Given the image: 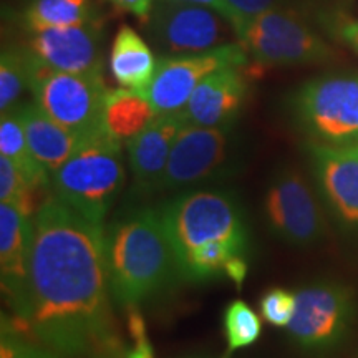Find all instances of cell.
I'll return each instance as SVG.
<instances>
[{
    "label": "cell",
    "instance_id": "obj_31",
    "mask_svg": "<svg viewBox=\"0 0 358 358\" xmlns=\"http://www.w3.org/2000/svg\"><path fill=\"white\" fill-rule=\"evenodd\" d=\"M127 350H124L123 343L120 342V338L110 342L108 345H105L100 350L95 352L92 355V358H127Z\"/></svg>",
    "mask_w": 358,
    "mask_h": 358
},
{
    "label": "cell",
    "instance_id": "obj_9",
    "mask_svg": "<svg viewBox=\"0 0 358 358\" xmlns=\"http://www.w3.org/2000/svg\"><path fill=\"white\" fill-rule=\"evenodd\" d=\"M237 42L261 66L324 64L335 52L306 22L279 7L245 20L236 30Z\"/></svg>",
    "mask_w": 358,
    "mask_h": 358
},
{
    "label": "cell",
    "instance_id": "obj_21",
    "mask_svg": "<svg viewBox=\"0 0 358 358\" xmlns=\"http://www.w3.org/2000/svg\"><path fill=\"white\" fill-rule=\"evenodd\" d=\"M0 156H6L20 169L30 185L52 189V174L30 151L19 106L2 113L0 120Z\"/></svg>",
    "mask_w": 358,
    "mask_h": 358
},
{
    "label": "cell",
    "instance_id": "obj_25",
    "mask_svg": "<svg viewBox=\"0 0 358 358\" xmlns=\"http://www.w3.org/2000/svg\"><path fill=\"white\" fill-rule=\"evenodd\" d=\"M295 306H297L295 292L280 287L268 289L259 301L262 319L271 325L280 327V329H287L295 313Z\"/></svg>",
    "mask_w": 358,
    "mask_h": 358
},
{
    "label": "cell",
    "instance_id": "obj_8",
    "mask_svg": "<svg viewBox=\"0 0 358 358\" xmlns=\"http://www.w3.org/2000/svg\"><path fill=\"white\" fill-rule=\"evenodd\" d=\"M232 127L185 124L174 140L159 192H182L231 178L239 168Z\"/></svg>",
    "mask_w": 358,
    "mask_h": 358
},
{
    "label": "cell",
    "instance_id": "obj_11",
    "mask_svg": "<svg viewBox=\"0 0 358 358\" xmlns=\"http://www.w3.org/2000/svg\"><path fill=\"white\" fill-rule=\"evenodd\" d=\"M145 29L151 42L171 55L209 52L237 40L234 27L222 13L166 0L155 3Z\"/></svg>",
    "mask_w": 358,
    "mask_h": 358
},
{
    "label": "cell",
    "instance_id": "obj_33",
    "mask_svg": "<svg viewBox=\"0 0 358 358\" xmlns=\"http://www.w3.org/2000/svg\"><path fill=\"white\" fill-rule=\"evenodd\" d=\"M357 150H358V146H357Z\"/></svg>",
    "mask_w": 358,
    "mask_h": 358
},
{
    "label": "cell",
    "instance_id": "obj_14",
    "mask_svg": "<svg viewBox=\"0 0 358 358\" xmlns=\"http://www.w3.org/2000/svg\"><path fill=\"white\" fill-rule=\"evenodd\" d=\"M43 66L66 73H103V25L87 24L32 34L27 45Z\"/></svg>",
    "mask_w": 358,
    "mask_h": 358
},
{
    "label": "cell",
    "instance_id": "obj_1",
    "mask_svg": "<svg viewBox=\"0 0 358 358\" xmlns=\"http://www.w3.org/2000/svg\"><path fill=\"white\" fill-rule=\"evenodd\" d=\"M110 299L105 229L52 196L34 217L22 325L53 352L92 357L118 338Z\"/></svg>",
    "mask_w": 358,
    "mask_h": 358
},
{
    "label": "cell",
    "instance_id": "obj_18",
    "mask_svg": "<svg viewBox=\"0 0 358 358\" xmlns=\"http://www.w3.org/2000/svg\"><path fill=\"white\" fill-rule=\"evenodd\" d=\"M20 118L30 151L48 173L53 174L77 151L85 134L71 131L40 108L37 101L19 105Z\"/></svg>",
    "mask_w": 358,
    "mask_h": 358
},
{
    "label": "cell",
    "instance_id": "obj_17",
    "mask_svg": "<svg viewBox=\"0 0 358 358\" xmlns=\"http://www.w3.org/2000/svg\"><path fill=\"white\" fill-rule=\"evenodd\" d=\"M244 66L229 65L209 75L194 90L181 111L187 124L196 127H234L249 92Z\"/></svg>",
    "mask_w": 358,
    "mask_h": 358
},
{
    "label": "cell",
    "instance_id": "obj_32",
    "mask_svg": "<svg viewBox=\"0 0 358 358\" xmlns=\"http://www.w3.org/2000/svg\"><path fill=\"white\" fill-rule=\"evenodd\" d=\"M15 358H58V357L50 350H45V348H38L35 345H30V343L22 342Z\"/></svg>",
    "mask_w": 358,
    "mask_h": 358
},
{
    "label": "cell",
    "instance_id": "obj_29",
    "mask_svg": "<svg viewBox=\"0 0 358 358\" xmlns=\"http://www.w3.org/2000/svg\"><path fill=\"white\" fill-rule=\"evenodd\" d=\"M338 37L358 53V20H345L338 25Z\"/></svg>",
    "mask_w": 358,
    "mask_h": 358
},
{
    "label": "cell",
    "instance_id": "obj_5",
    "mask_svg": "<svg viewBox=\"0 0 358 358\" xmlns=\"http://www.w3.org/2000/svg\"><path fill=\"white\" fill-rule=\"evenodd\" d=\"M295 122L312 143L335 148L358 146V75H324L297 90Z\"/></svg>",
    "mask_w": 358,
    "mask_h": 358
},
{
    "label": "cell",
    "instance_id": "obj_7",
    "mask_svg": "<svg viewBox=\"0 0 358 358\" xmlns=\"http://www.w3.org/2000/svg\"><path fill=\"white\" fill-rule=\"evenodd\" d=\"M325 206L315 182L301 169L282 166L271 174L262 199L268 232L292 248H310L327 234Z\"/></svg>",
    "mask_w": 358,
    "mask_h": 358
},
{
    "label": "cell",
    "instance_id": "obj_19",
    "mask_svg": "<svg viewBox=\"0 0 358 358\" xmlns=\"http://www.w3.org/2000/svg\"><path fill=\"white\" fill-rule=\"evenodd\" d=\"M158 66L153 52L136 30L122 25L110 52V70L122 88L143 92L153 80Z\"/></svg>",
    "mask_w": 358,
    "mask_h": 358
},
{
    "label": "cell",
    "instance_id": "obj_28",
    "mask_svg": "<svg viewBox=\"0 0 358 358\" xmlns=\"http://www.w3.org/2000/svg\"><path fill=\"white\" fill-rule=\"evenodd\" d=\"M108 2L113 3L120 10L133 13L143 24L148 20L151 8L155 6V0H108Z\"/></svg>",
    "mask_w": 358,
    "mask_h": 358
},
{
    "label": "cell",
    "instance_id": "obj_20",
    "mask_svg": "<svg viewBox=\"0 0 358 358\" xmlns=\"http://www.w3.org/2000/svg\"><path fill=\"white\" fill-rule=\"evenodd\" d=\"M158 116L150 101L134 90H110L105 103L106 131L120 141H128L141 133Z\"/></svg>",
    "mask_w": 358,
    "mask_h": 358
},
{
    "label": "cell",
    "instance_id": "obj_22",
    "mask_svg": "<svg viewBox=\"0 0 358 358\" xmlns=\"http://www.w3.org/2000/svg\"><path fill=\"white\" fill-rule=\"evenodd\" d=\"M22 20L30 34H38L87 24L95 20V13L92 0H32Z\"/></svg>",
    "mask_w": 358,
    "mask_h": 358
},
{
    "label": "cell",
    "instance_id": "obj_2",
    "mask_svg": "<svg viewBox=\"0 0 358 358\" xmlns=\"http://www.w3.org/2000/svg\"><path fill=\"white\" fill-rule=\"evenodd\" d=\"M106 268L111 299L140 308L179 280V271L159 208L120 214L105 229Z\"/></svg>",
    "mask_w": 358,
    "mask_h": 358
},
{
    "label": "cell",
    "instance_id": "obj_30",
    "mask_svg": "<svg viewBox=\"0 0 358 358\" xmlns=\"http://www.w3.org/2000/svg\"><path fill=\"white\" fill-rule=\"evenodd\" d=\"M166 2L191 3V6H201V7L213 8V10L222 13V15L231 22V12H229V7H227L226 0H166Z\"/></svg>",
    "mask_w": 358,
    "mask_h": 358
},
{
    "label": "cell",
    "instance_id": "obj_10",
    "mask_svg": "<svg viewBox=\"0 0 358 358\" xmlns=\"http://www.w3.org/2000/svg\"><path fill=\"white\" fill-rule=\"evenodd\" d=\"M30 92L45 113L71 131L88 134L105 127L103 115L110 90L103 73L55 71L32 55Z\"/></svg>",
    "mask_w": 358,
    "mask_h": 358
},
{
    "label": "cell",
    "instance_id": "obj_15",
    "mask_svg": "<svg viewBox=\"0 0 358 358\" xmlns=\"http://www.w3.org/2000/svg\"><path fill=\"white\" fill-rule=\"evenodd\" d=\"M34 219L10 204H0V274L2 292L17 320L24 322L29 299Z\"/></svg>",
    "mask_w": 358,
    "mask_h": 358
},
{
    "label": "cell",
    "instance_id": "obj_24",
    "mask_svg": "<svg viewBox=\"0 0 358 358\" xmlns=\"http://www.w3.org/2000/svg\"><path fill=\"white\" fill-rule=\"evenodd\" d=\"M227 350L236 352L256 343L262 334V319L244 301H234L224 310Z\"/></svg>",
    "mask_w": 358,
    "mask_h": 358
},
{
    "label": "cell",
    "instance_id": "obj_13",
    "mask_svg": "<svg viewBox=\"0 0 358 358\" xmlns=\"http://www.w3.org/2000/svg\"><path fill=\"white\" fill-rule=\"evenodd\" d=\"M312 179L340 227L358 234V150L308 143Z\"/></svg>",
    "mask_w": 358,
    "mask_h": 358
},
{
    "label": "cell",
    "instance_id": "obj_26",
    "mask_svg": "<svg viewBox=\"0 0 358 358\" xmlns=\"http://www.w3.org/2000/svg\"><path fill=\"white\" fill-rule=\"evenodd\" d=\"M128 329L133 337L134 347L127 353V358H155L153 347L148 340L146 325L140 308H129L128 310Z\"/></svg>",
    "mask_w": 358,
    "mask_h": 358
},
{
    "label": "cell",
    "instance_id": "obj_16",
    "mask_svg": "<svg viewBox=\"0 0 358 358\" xmlns=\"http://www.w3.org/2000/svg\"><path fill=\"white\" fill-rule=\"evenodd\" d=\"M185 124L181 111L158 115L141 133L127 141L128 164L136 194L159 192L174 140Z\"/></svg>",
    "mask_w": 358,
    "mask_h": 358
},
{
    "label": "cell",
    "instance_id": "obj_12",
    "mask_svg": "<svg viewBox=\"0 0 358 358\" xmlns=\"http://www.w3.org/2000/svg\"><path fill=\"white\" fill-rule=\"evenodd\" d=\"M249 55L239 42H232L203 53L169 55L158 60L153 80L141 95L158 115L185 110L194 90L204 78L229 65L245 66Z\"/></svg>",
    "mask_w": 358,
    "mask_h": 358
},
{
    "label": "cell",
    "instance_id": "obj_27",
    "mask_svg": "<svg viewBox=\"0 0 358 358\" xmlns=\"http://www.w3.org/2000/svg\"><path fill=\"white\" fill-rule=\"evenodd\" d=\"M226 3L229 7L231 24L234 30L259 13L277 8V0H226Z\"/></svg>",
    "mask_w": 358,
    "mask_h": 358
},
{
    "label": "cell",
    "instance_id": "obj_3",
    "mask_svg": "<svg viewBox=\"0 0 358 358\" xmlns=\"http://www.w3.org/2000/svg\"><path fill=\"white\" fill-rule=\"evenodd\" d=\"M122 141L105 127L85 134L73 155L52 174V191L88 221L101 224L124 185Z\"/></svg>",
    "mask_w": 358,
    "mask_h": 358
},
{
    "label": "cell",
    "instance_id": "obj_6",
    "mask_svg": "<svg viewBox=\"0 0 358 358\" xmlns=\"http://www.w3.org/2000/svg\"><path fill=\"white\" fill-rule=\"evenodd\" d=\"M297 306L287 335L299 350L327 355L345 342L357 317V297L350 285L319 280L295 292Z\"/></svg>",
    "mask_w": 358,
    "mask_h": 358
},
{
    "label": "cell",
    "instance_id": "obj_4",
    "mask_svg": "<svg viewBox=\"0 0 358 358\" xmlns=\"http://www.w3.org/2000/svg\"><path fill=\"white\" fill-rule=\"evenodd\" d=\"M179 264L204 244L226 243L249 252V229L241 201L231 191L189 189L159 206Z\"/></svg>",
    "mask_w": 358,
    "mask_h": 358
},
{
    "label": "cell",
    "instance_id": "obj_23",
    "mask_svg": "<svg viewBox=\"0 0 358 358\" xmlns=\"http://www.w3.org/2000/svg\"><path fill=\"white\" fill-rule=\"evenodd\" d=\"M32 82V55L29 48L7 47L0 57V111L19 106Z\"/></svg>",
    "mask_w": 358,
    "mask_h": 358
}]
</instances>
